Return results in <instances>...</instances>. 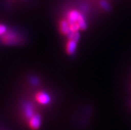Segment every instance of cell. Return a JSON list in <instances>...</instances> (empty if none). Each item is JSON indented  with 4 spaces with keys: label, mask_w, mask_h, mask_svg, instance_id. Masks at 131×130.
I'll return each instance as SVG.
<instances>
[{
    "label": "cell",
    "mask_w": 131,
    "mask_h": 130,
    "mask_svg": "<svg viewBox=\"0 0 131 130\" xmlns=\"http://www.w3.org/2000/svg\"><path fill=\"white\" fill-rule=\"evenodd\" d=\"M101 6H103L105 9H108L109 8V6H108V3H106V2H103L101 3Z\"/></svg>",
    "instance_id": "5"
},
{
    "label": "cell",
    "mask_w": 131,
    "mask_h": 130,
    "mask_svg": "<svg viewBox=\"0 0 131 130\" xmlns=\"http://www.w3.org/2000/svg\"><path fill=\"white\" fill-rule=\"evenodd\" d=\"M19 37L11 31L4 24L0 23V43L5 44H13L19 42Z\"/></svg>",
    "instance_id": "2"
},
{
    "label": "cell",
    "mask_w": 131,
    "mask_h": 130,
    "mask_svg": "<svg viewBox=\"0 0 131 130\" xmlns=\"http://www.w3.org/2000/svg\"><path fill=\"white\" fill-rule=\"evenodd\" d=\"M65 19L68 23L70 31L69 35L72 33H79V31H83L86 29V21L83 15L77 10L73 9L69 11Z\"/></svg>",
    "instance_id": "1"
},
{
    "label": "cell",
    "mask_w": 131,
    "mask_h": 130,
    "mask_svg": "<svg viewBox=\"0 0 131 130\" xmlns=\"http://www.w3.org/2000/svg\"><path fill=\"white\" fill-rule=\"evenodd\" d=\"M28 122L30 128L37 129L41 125V117L39 114H34L31 118L29 119Z\"/></svg>",
    "instance_id": "4"
},
{
    "label": "cell",
    "mask_w": 131,
    "mask_h": 130,
    "mask_svg": "<svg viewBox=\"0 0 131 130\" xmlns=\"http://www.w3.org/2000/svg\"><path fill=\"white\" fill-rule=\"evenodd\" d=\"M35 100L38 103L42 105H46L51 101V98L48 94L43 92H37L35 95Z\"/></svg>",
    "instance_id": "3"
}]
</instances>
